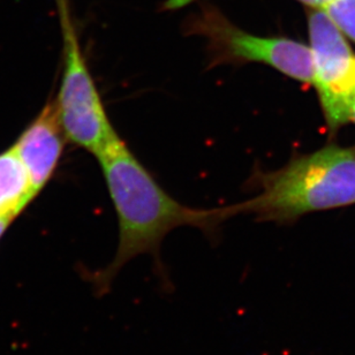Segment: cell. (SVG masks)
<instances>
[{
  "label": "cell",
  "mask_w": 355,
  "mask_h": 355,
  "mask_svg": "<svg viewBox=\"0 0 355 355\" xmlns=\"http://www.w3.org/2000/svg\"><path fill=\"white\" fill-rule=\"evenodd\" d=\"M95 157L116 210L119 236L112 260L87 276L94 293L98 297L107 295L130 261L149 255L159 288L171 294L175 284L161 254L165 238L178 227L191 226L215 240L220 225L230 219L227 205L198 209L178 202L141 164L119 134Z\"/></svg>",
  "instance_id": "cell-1"
},
{
  "label": "cell",
  "mask_w": 355,
  "mask_h": 355,
  "mask_svg": "<svg viewBox=\"0 0 355 355\" xmlns=\"http://www.w3.org/2000/svg\"><path fill=\"white\" fill-rule=\"evenodd\" d=\"M257 194L227 205L230 217L291 223L311 212L355 203V151L328 147L294 158L284 168L252 178Z\"/></svg>",
  "instance_id": "cell-2"
},
{
  "label": "cell",
  "mask_w": 355,
  "mask_h": 355,
  "mask_svg": "<svg viewBox=\"0 0 355 355\" xmlns=\"http://www.w3.org/2000/svg\"><path fill=\"white\" fill-rule=\"evenodd\" d=\"M186 34L207 40L208 67L262 64L291 79L315 83L311 48L286 37H262L231 22L214 6H203L188 19Z\"/></svg>",
  "instance_id": "cell-3"
},
{
  "label": "cell",
  "mask_w": 355,
  "mask_h": 355,
  "mask_svg": "<svg viewBox=\"0 0 355 355\" xmlns=\"http://www.w3.org/2000/svg\"><path fill=\"white\" fill-rule=\"evenodd\" d=\"M60 24L64 72L55 102L59 119L66 139L96 156L118 133L90 74L72 20Z\"/></svg>",
  "instance_id": "cell-4"
},
{
  "label": "cell",
  "mask_w": 355,
  "mask_h": 355,
  "mask_svg": "<svg viewBox=\"0 0 355 355\" xmlns=\"http://www.w3.org/2000/svg\"><path fill=\"white\" fill-rule=\"evenodd\" d=\"M308 31L314 62V87L329 126L337 130L346 123V105L355 96V55L345 35L324 10L309 12Z\"/></svg>",
  "instance_id": "cell-5"
},
{
  "label": "cell",
  "mask_w": 355,
  "mask_h": 355,
  "mask_svg": "<svg viewBox=\"0 0 355 355\" xmlns=\"http://www.w3.org/2000/svg\"><path fill=\"white\" fill-rule=\"evenodd\" d=\"M65 140L58 107L55 103L50 102L14 144L36 196L55 173Z\"/></svg>",
  "instance_id": "cell-6"
},
{
  "label": "cell",
  "mask_w": 355,
  "mask_h": 355,
  "mask_svg": "<svg viewBox=\"0 0 355 355\" xmlns=\"http://www.w3.org/2000/svg\"><path fill=\"white\" fill-rule=\"evenodd\" d=\"M36 198L14 148L0 155V217L13 219Z\"/></svg>",
  "instance_id": "cell-7"
},
{
  "label": "cell",
  "mask_w": 355,
  "mask_h": 355,
  "mask_svg": "<svg viewBox=\"0 0 355 355\" xmlns=\"http://www.w3.org/2000/svg\"><path fill=\"white\" fill-rule=\"evenodd\" d=\"M323 10L346 37L355 42V0H330Z\"/></svg>",
  "instance_id": "cell-8"
},
{
  "label": "cell",
  "mask_w": 355,
  "mask_h": 355,
  "mask_svg": "<svg viewBox=\"0 0 355 355\" xmlns=\"http://www.w3.org/2000/svg\"><path fill=\"white\" fill-rule=\"evenodd\" d=\"M194 1H196V0H166L164 5H163V10H179V8L191 5Z\"/></svg>",
  "instance_id": "cell-9"
},
{
  "label": "cell",
  "mask_w": 355,
  "mask_h": 355,
  "mask_svg": "<svg viewBox=\"0 0 355 355\" xmlns=\"http://www.w3.org/2000/svg\"><path fill=\"white\" fill-rule=\"evenodd\" d=\"M297 1L311 7V10H323L330 0H297Z\"/></svg>",
  "instance_id": "cell-10"
},
{
  "label": "cell",
  "mask_w": 355,
  "mask_h": 355,
  "mask_svg": "<svg viewBox=\"0 0 355 355\" xmlns=\"http://www.w3.org/2000/svg\"><path fill=\"white\" fill-rule=\"evenodd\" d=\"M345 120L346 123L352 121L355 123V96L349 99V102L346 105Z\"/></svg>",
  "instance_id": "cell-11"
},
{
  "label": "cell",
  "mask_w": 355,
  "mask_h": 355,
  "mask_svg": "<svg viewBox=\"0 0 355 355\" xmlns=\"http://www.w3.org/2000/svg\"><path fill=\"white\" fill-rule=\"evenodd\" d=\"M57 3H58L59 17H60V19H62V17H71V13H69V0H57Z\"/></svg>",
  "instance_id": "cell-12"
},
{
  "label": "cell",
  "mask_w": 355,
  "mask_h": 355,
  "mask_svg": "<svg viewBox=\"0 0 355 355\" xmlns=\"http://www.w3.org/2000/svg\"><path fill=\"white\" fill-rule=\"evenodd\" d=\"M12 222H13V219L0 217V236H3L7 227H8V225H10Z\"/></svg>",
  "instance_id": "cell-13"
}]
</instances>
